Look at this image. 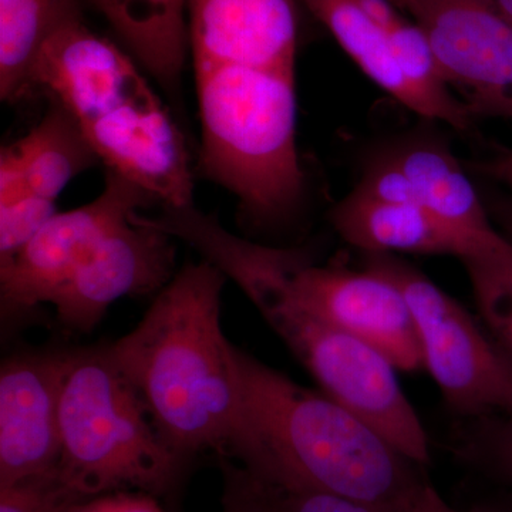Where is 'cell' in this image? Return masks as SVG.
Here are the masks:
<instances>
[{"label": "cell", "mask_w": 512, "mask_h": 512, "mask_svg": "<svg viewBox=\"0 0 512 512\" xmlns=\"http://www.w3.org/2000/svg\"><path fill=\"white\" fill-rule=\"evenodd\" d=\"M225 282L205 259L185 264L109 349L181 457L212 451L255 473L261 444L245 409L237 348L221 326Z\"/></svg>", "instance_id": "cell-1"}, {"label": "cell", "mask_w": 512, "mask_h": 512, "mask_svg": "<svg viewBox=\"0 0 512 512\" xmlns=\"http://www.w3.org/2000/svg\"><path fill=\"white\" fill-rule=\"evenodd\" d=\"M148 221L187 242L232 279L323 393L369 421L417 464H429L427 431L403 392L396 367L372 346L303 305L276 271L271 245L232 234L195 205L163 207Z\"/></svg>", "instance_id": "cell-2"}, {"label": "cell", "mask_w": 512, "mask_h": 512, "mask_svg": "<svg viewBox=\"0 0 512 512\" xmlns=\"http://www.w3.org/2000/svg\"><path fill=\"white\" fill-rule=\"evenodd\" d=\"M248 419L261 444L251 474L281 488H309L412 512L430 487L420 464L369 421L244 350H235Z\"/></svg>", "instance_id": "cell-3"}, {"label": "cell", "mask_w": 512, "mask_h": 512, "mask_svg": "<svg viewBox=\"0 0 512 512\" xmlns=\"http://www.w3.org/2000/svg\"><path fill=\"white\" fill-rule=\"evenodd\" d=\"M32 84L72 116L107 171L163 207L194 205L191 158L180 127L136 60L94 33L83 16L43 43Z\"/></svg>", "instance_id": "cell-4"}, {"label": "cell", "mask_w": 512, "mask_h": 512, "mask_svg": "<svg viewBox=\"0 0 512 512\" xmlns=\"http://www.w3.org/2000/svg\"><path fill=\"white\" fill-rule=\"evenodd\" d=\"M60 473L84 498L116 491L164 497L188 460L154 423L109 345L76 349L60 400Z\"/></svg>", "instance_id": "cell-5"}, {"label": "cell", "mask_w": 512, "mask_h": 512, "mask_svg": "<svg viewBox=\"0 0 512 512\" xmlns=\"http://www.w3.org/2000/svg\"><path fill=\"white\" fill-rule=\"evenodd\" d=\"M365 268L403 293L423 367L454 413L463 420L512 414V359L464 306L396 255L366 254Z\"/></svg>", "instance_id": "cell-6"}, {"label": "cell", "mask_w": 512, "mask_h": 512, "mask_svg": "<svg viewBox=\"0 0 512 512\" xmlns=\"http://www.w3.org/2000/svg\"><path fill=\"white\" fill-rule=\"evenodd\" d=\"M289 291L313 312L372 346L397 370L423 367L409 303L386 276L315 264L301 249L271 247Z\"/></svg>", "instance_id": "cell-7"}, {"label": "cell", "mask_w": 512, "mask_h": 512, "mask_svg": "<svg viewBox=\"0 0 512 512\" xmlns=\"http://www.w3.org/2000/svg\"><path fill=\"white\" fill-rule=\"evenodd\" d=\"M153 201L138 185L107 171L106 185L96 200L57 212L28 244L0 262L3 322L18 320L49 303L101 239Z\"/></svg>", "instance_id": "cell-8"}, {"label": "cell", "mask_w": 512, "mask_h": 512, "mask_svg": "<svg viewBox=\"0 0 512 512\" xmlns=\"http://www.w3.org/2000/svg\"><path fill=\"white\" fill-rule=\"evenodd\" d=\"M406 8L471 117L512 120V25L493 0H409Z\"/></svg>", "instance_id": "cell-9"}, {"label": "cell", "mask_w": 512, "mask_h": 512, "mask_svg": "<svg viewBox=\"0 0 512 512\" xmlns=\"http://www.w3.org/2000/svg\"><path fill=\"white\" fill-rule=\"evenodd\" d=\"M173 239L137 212L101 239L53 293L49 303L57 322L70 332L89 333L124 296L160 292L177 274Z\"/></svg>", "instance_id": "cell-10"}, {"label": "cell", "mask_w": 512, "mask_h": 512, "mask_svg": "<svg viewBox=\"0 0 512 512\" xmlns=\"http://www.w3.org/2000/svg\"><path fill=\"white\" fill-rule=\"evenodd\" d=\"M76 349L19 350L0 367V487L55 468L60 400Z\"/></svg>", "instance_id": "cell-11"}, {"label": "cell", "mask_w": 512, "mask_h": 512, "mask_svg": "<svg viewBox=\"0 0 512 512\" xmlns=\"http://www.w3.org/2000/svg\"><path fill=\"white\" fill-rule=\"evenodd\" d=\"M336 232L365 254L456 256L460 261L511 245L500 232L471 231L413 204L367 197L353 190L330 212Z\"/></svg>", "instance_id": "cell-12"}, {"label": "cell", "mask_w": 512, "mask_h": 512, "mask_svg": "<svg viewBox=\"0 0 512 512\" xmlns=\"http://www.w3.org/2000/svg\"><path fill=\"white\" fill-rule=\"evenodd\" d=\"M292 0H188L192 63L295 69Z\"/></svg>", "instance_id": "cell-13"}, {"label": "cell", "mask_w": 512, "mask_h": 512, "mask_svg": "<svg viewBox=\"0 0 512 512\" xmlns=\"http://www.w3.org/2000/svg\"><path fill=\"white\" fill-rule=\"evenodd\" d=\"M96 160L72 116L53 103L26 136L2 148L0 204L22 198L56 204L73 178Z\"/></svg>", "instance_id": "cell-14"}, {"label": "cell", "mask_w": 512, "mask_h": 512, "mask_svg": "<svg viewBox=\"0 0 512 512\" xmlns=\"http://www.w3.org/2000/svg\"><path fill=\"white\" fill-rule=\"evenodd\" d=\"M106 19L131 57L163 86L174 87L185 66L188 0H87Z\"/></svg>", "instance_id": "cell-15"}, {"label": "cell", "mask_w": 512, "mask_h": 512, "mask_svg": "<svg viewBox=\"0 0 512 512\" xmlns=\"http://www.w3.org/2000/svg\"><path fill=\"white\" fill-rule=\"evenodd\" d=\"M390 158L409 178L421 207L471 231L498 232L476 187L446 147L416 141L394 151Z\"/></svg>", "instance_id": "cell-16"}, {"label": "cell", "mask_w": 512, "mask_h": 512, "mask_svg": "<svg viewBox=\"0 0 512 512\" xmlns=\"http://www.w3.org/2000/svg\"><path fill=\"white\" fill-rule=\"evenodd\" d=\"M302 2L376 86L413 113L427 119L426 106L403 76L386 30L367 15L357 0Z\"/></svg>", "instance_id": "cell-17"}, {"label": "cell", "mask_w": 512, "mask_h": 512, "mask_svg": "<svg viewBox=\"0 0 512 512\" xmlns=\"http://www.w3.org/2000/svg\"><path fill=\"white\" fill-rule=\"evenodd\" d=\"M82 16V0H0V96L13 103L33 92L32 73L43 43Z\"/></svg>", "instance_id": "cell-18"}, {"label": "cell", "mask_w": 512, "mask_h": 512, "mask_svg": "<svg viewBox=\"0 0 512 512\" xmlns=\"http://www.w3.org/2000/svg\"><path fill=\"white\" fill-rule=\"evenodd\" d=\"M394 57L407 83L419 94L427 119L443 121L457 130H467L471 114L451 93L427 36L417 23L403 18L387 30Z\"/></svg>", "instance_id": "cell-19"}, {"label": "cell", "mask_w": 512, "mask_h": 512, "mask_svg": "<svg viewBox=\"0 0 512 512\" xmlns=\"http://www.w3.org/2000/svg\"><path fill=\"white\" fill-rule=\"evenodd\" d=\"M461 262L466 266L478 311L512 359V242Z\"/></svg>", "instance_id": "cell-20"}, {"label": "cell", "mask_w": 512, "mask_h": 512, "mask_svg": "<svg viewBox=\"0 0 512 512\" xmlns=\"http://www.w3.org/2000/svg\"><path fill=\"white\" fill-rule=\"evenodd\" d=\"M463 421L454 436L457 457L512 485V414Z\"/></svg>", "instance_id": "cell-21"}, {"label": "cell", "mask_w": 512, "mask_h": 512, "mask_svg": "<svg viewBox=\"0 0 512 512\" xmlns=\"http://www.w3.org/2000/svg\"><path fill=\"white\" fill-rule=\"evenodd\" d=\"M84 500L59 467L0 487V512H66Z\"/></svg>", "instance_id": "cell-22"}, {"label": "cell", "mask_w": 512, "mask_h": 512, "mask_svg": "<svg viewBox=\"0 0 512 512\" xmlns=\"http://www.w3.org/2000/svg\"><path fill=\"white\" fill-rule=\"evenodd\" d=\"M254 480L261 497L262 512H403L323 491L309 488L291 490L261 483L255 477Z\"/></svg>", "instance_id": "cell-23"}, {"label": "cell", "mask_w": 512, "mask_h": 512, "mask_svg": "<svg viewBox=\"0 0 512 512\" xmlns=\"http://www.w3.org/2000/svg\"><path fill=\"white\" fill-rule=\"evenodd\" d=\"M224 488L221 512H262L261 497L254 477L231 460L222 461Z\"/></svg>", "instance_id": "cell-24"}, {"label": "cell", "mask_w": 512, "mask_h": 512, "mask_svg": "<svg viewBox=\"0 0 512 512\" xmlns=\"http://www.w3.org/2000/svg\"><path fill=\"white\" fill-rule=\"evenodd\" d=\"M66 512H165L157 497L138 491H116L77 501Z\"/></svg>", "instance_id": "cell-25"}, {"label": "cell", "mask_w": 512, "mask_h": 512, "mask_svg": "<svg viewBox=\"0 0 512 512\" xmlns=\"http://www.w3.org/2000/svg\"><path fill=\"white\" fill-rule=\"evenodd\" d=\"M412 512H512V508L505 504L491 503V501L476 503L470 507H456V505L447 503L439 491L430 485Z\"/></svg>", "instance_id": "cell-26"}, {"label": "cell", "mask_w": 512, "mask_h": 512, "mask_svg": "<svg viewBox=\"0 0 512 512\" xmlns=\"http://www.w3.org/2000/svg\"><path fill=\"white\" fill-rule=\"evenodd\" d=\"M493 171L508 185L512 194V151L494 165Z\"/></svg>", "instance_id": "cell-27"}, {"label": "cell", "mask_w": 512, "mask_h": 512, "mask_svg": "<svg viewBox=\"0 0 512 512\" xmlns=\"http://www.w3.org/2000/svg\"><path fill=\"white\" fill-rule=\"evenodd\" d=\"M493 3L512 25V0H493Z\"/></svg>", "instance_id": "cell-28"}, {"label": "cell", "mask_w": 512, "mask_h": 512, "mask_svg": "<svg viewBox=\"0 0 512 512\" xmlns=\"http://www.w3.org/2000/svg\"><path fill=\"white\" fill-rule=\"evenodd\" d=\"M394 2L400 3V5L406 6L409 0H394Z\"/></svg>", "instance_id": "cell-29"}]
</instances>
